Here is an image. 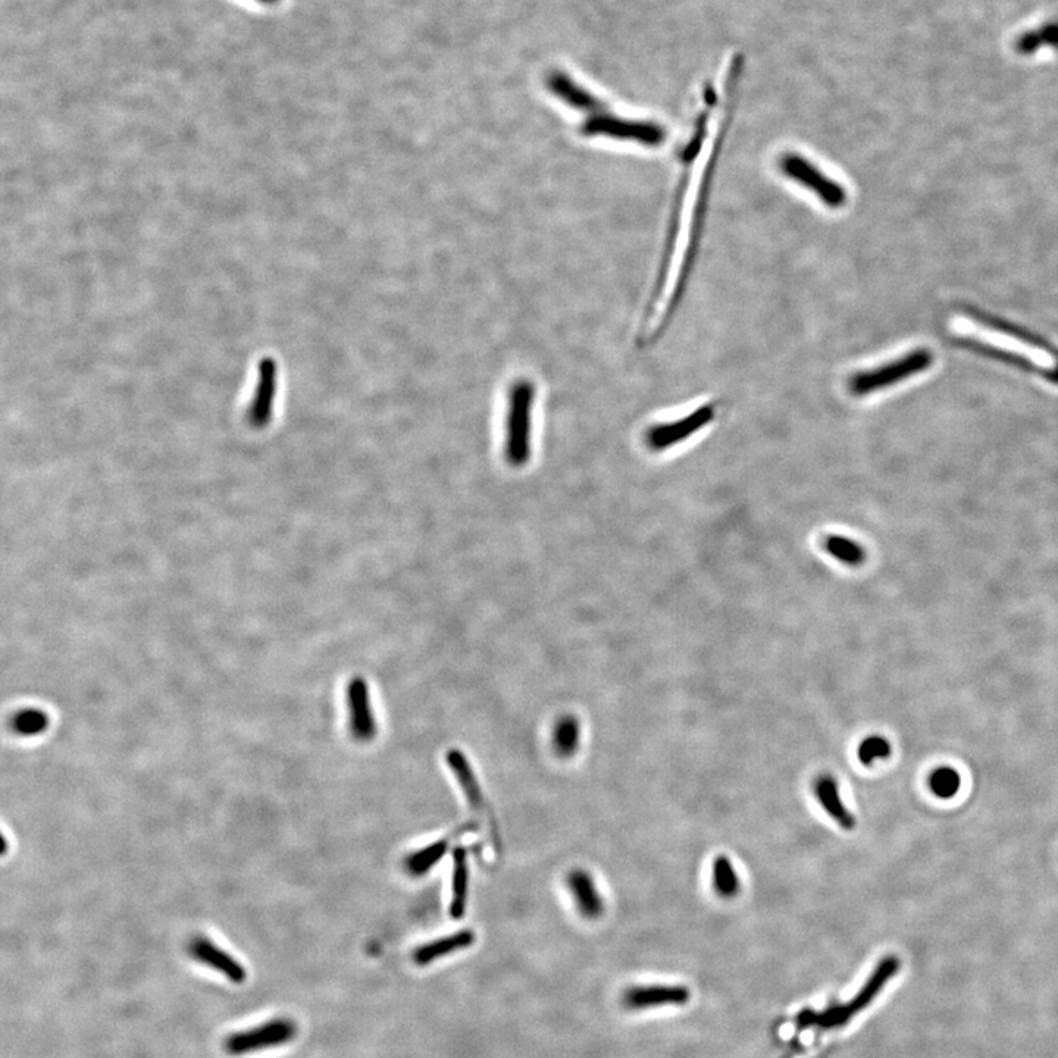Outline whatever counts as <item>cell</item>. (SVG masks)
Returning <instances> with one entry per match:
<instances>
[{
	"label": "cell",
	"mask_w": 1058,
	"mask_h": 1058,
	"mask_svg": "<svg viewBox=\"0 0 1058 1058\" xmlns=\"http://www.w3.org/2000/svg\"><path fill=\"white\" fill-rule=\"evenodd\" d=\"M275 394H277V366L272 359H266L259 366L258 387L249 409V419L253 427L265 428L272 418Z\"/></svg>",
	"instance_id": "cell-12"
},
{
	"label": "cell",
	"mask_w": 1058,
	"mask_h": 1058,
	"mask_svg": "<svg viewBox=\"0 0 1058 1058\" xmlns=\"http://www.w3.org/2000/svg\"><path fill=\"white\" fill-rule=\"evenodd\" d=\"M446 759L447 763H449V768L452 769L453 775H455L456 781L459 782L460 788H462L463 794H465L469 806L487 819L493 842L499 845V829H497L496 818H494L493 812L488 807L487 800H485V795L482 793L480 782H478L471 763L460 750H450Z\"/></svg>",
	"instance_id": "cell-9"
},
{
	"label": "cell",
	"mask_w": 1058,
	"mask_h": 1058,
	"mask_svg": "<svg viewBox=\"0 0 1058 1058\" xmlns=\"http://www.w3.org/2000/svg\"><path fill=\"white\" fill-rule=\"evenodd\" d=\"M960 785H962V778L960 773L953 768H939L935 770L929 779V787H931L932 793L937 795L939 798L954 797L959 793Z\"/></svg>",
	"instance_id": "cell-24"
},
{
	"label": "cell",
	"mask_w": 1058,
	"mask_h": 1058,
	"mask_svg": "<svg viewBox=\"0 0 1058 1058\" xmlns=\"http://www.w3.org/2000/svg\"><path fill=\"white\" fill-rule=\"evenodd\" d=\"M687 986L650 985L626 989L622 1003L628 1010L651 1009L662 1006H684L690 1001Z\"/></svg>",
	"instance_id": "cell-10"
},
{
	"label": "cell",
	"mask_w": 1058,
	"mask_h": 1058,
	"mask_svg": "<svg viewBox=\"0 0 1058 1058\" xmlns=\"http://www.w3.org/2000/svg\"><path fill=\"white\" fill-rule=\"evenodd\" d=\"M547 87L554 96L559 97L562 102L568 103L578 111L584 112V114L591 115L596 112L602 111L606 106L603 105L602 100L597 99L593 93L585 90L584 87L579 86L575 83L569 75L559 73H552L549 75L547 80Z\"/></svg>",
	"instance_id": "cell-15"
},
{
	"label": "cell",
	"mask_w": 1058,
	"mask_h": 1058,
	"mask_svg": "<svg viewBox=\"0 0 1058 1058\" xmlns=\"http://www.w3.org/2000/svg\"><path fill=\"white\" fill-rule=\"evenodd\" d=\"M1041 42L1058 46V25H1048V27L1042 28L1038 33L1028 34L1025 39L1020 40L1019 49L1022 52H1031V50L1038 48Z\"/></svg>",
	"instance_id": "cell-26"
},
{
	"label": "cell",
	"mask_w": 1058,
	"mask_h": 1058,
	"mask_svg": "<svg viewBox=\"0 0 1058 1058\" xmlns=\"http://www.w3.org/2000/svg\"><path fill=\"white\" fill-rule=\"evenodd\" d=\"M892 747L887 738L881 735H872L862 741L857 748V757L862 765L872 766L876 760L888 759L891 756Z\"/></svg>",
	"instance_id": "cell-25"
},
{
	"label": "cell",
	"mask_w": 1058,
	"mask_h": 1058,
	"mask_svg": "<svg viewBox=\"0 0 1058 1058\" xmlns=\"http://www.w3.org/2000/svg\"><path fill=\"white\" fill-rule=\"evenodd\" d=\"M49 716L43 710L25 709L12 719V729L21 737H34L48 729Z\"/></svg>",
	"instance_id": "cell-23"
},
{
	"label": "cell",
	"mask_w": 1058,
	"mask_h": 1058,
	"mask_svg": "<svg viewBox=\"0 0 1058 1058\" xmlns=\"http://www.w3.org/2000/svg\"><path fill=\"white\" fill-rule=\"evenodd\" d=\"M468 890V851L463 847H456L453 851L452 901H450V914L455 919H462L465 914Z\"/></svg>",
	"instance_id": "cell-17"
},
{
	"label": "cell",
	"mask_w": 1058,
	"mask_h": 1058,
	"mask_svg": "<svg viewBox=\"0 0 1058 1058\" xmlns=\"http://www.w3.org/2000/svg\"><path fill=\"white\" fill-rule=\"evenodd\" d=\"M579 744H581V723L577 716H560L553 729L554 753L562 759H571L578 753Z\"/></svg>",
	"instance_id": "cell-18"
},
{
	"label": "cell",
	"mask_w": 1058,
	"mask_h": 1058,
	"mask_svg": "<svg viewBox=\"0 0 1058 1058\" xmlns=\"http://www.w3.org/2000/svg\"><path fill=\"white\" fill-rule=\"evenodd\" d=\"M299 1034V1026L289 1017H277L264 1025L234 1032L225 1039L224 1048L230 1056L258 1053L269 1048L289 1044Z\"/></svg>",
	"instance_id": "cell-6"
},
{
	"label": "cell",
	"mask_w": 1058,
	"mask_h": 1058,
	"mask_svg": "<svg viewBox=\"0 0 1058 1058\" xmlns=\"http://www.w3.org/2000/svg\"><path fill=\"white\" fill-rule=\"evenodd\" d=\"M455 838L456 834L449 835V837L443 838V840L435 841L433 844L428 845V847L421 848V850L410 854L408 859H406V869H408L410 875L422 876L425 875V873L430 872V870L433 869L441 859H443L444 854L450 850V845H452Z\"/></svg>",
	"instance_id": "cell-19"
},
{
	"label": "cell",
	"mask_w": 1058,
	"mask_h": 1058,
	"mask_svg": "<svg viewBox=\"0 0 1058 1058\" xmlns=\"http://www.w3.org/2000/svg\"><path fill=\"white\" fill-rule=\"evenodd\" d=\"M970 316H972L975 321L978 319L981 324L994 328L995 331H1000V333L1007 334V336L1022 338L1025 343L1031 344V346L1036 347V349L1045 350V352L1050 353V355H1053L1054 358L1058 359V350L1056 347H1054L1053 344L1042 340V338H1039L1036 334L1020 330V328L1014 327V325L1009 324V322L1001 321V319L998 318H991V316L978 311H970Z\"/></svg>",
	"instance_id": "cell-22"
},
{
	"label": "cell",
	"mask_w": 1058,
	"mask_h": 1058,
	"mask_svg": "<svg viewBox=\"0 0 1058 1058\" xmlns=\"http://www.w3.org/2000/svg\"><path fill=\"white\" fill-rule=\"evenodd\" d=\"M474 942L475 932L471 931V929H463V931L456 932V934L449 935V937L438 938L416 948L413 951V962L418 964V966H428L435 960L443 959V957L450 956L456 951L471 947Z\"/></svg>",
	"instance_id": "cell-16"
},
{
	"label": "cell",
	"mask_w": 1058,
	"mask_h": 1058,
	"mask_svg": "<svg viewBox=\"0 0 1058 1058\" xmlns=\"http://www.w3.org/2000/svg\"><path fill=\"white\" fill-rule=\"evenodd\" d=\"M823 547H825L829 556L834 557V559L844 563V565L850 566V568H859L866 562L865 547L851 540V538L835 534L828 535L823 540Z\"/></svg>",
	"instance_id": "cell-20"
},
{
	"label": "cell",
	"mask_w": 1058,
	"mask_h": 1058,
	"mask_svg": "<svg viewBox=\"0 0 1058 1058\" xmlns=\"http://www.w3.org/2000/svg\"><path fill=\"white\" fill-rule=\"evenodd\" d=\"M568 887L577 904L578 912L585 919L596 920L604 913L603 895L600 894L591 873L584 869L572 870L568 875Z\"/></svg>",
	"instance_id": "cell-14"
},
{
	"label": "cell",
	"mask_w": 1058,
	"mask_h": 1058,
	"mask_svg": "<svg viewBox=\"0 0 1058 1058\" xmlns=\"http://www.w3.org/2000/svg\"><path fill=\"white\" fill-rule=\"evenodd\" d=\"M713 418H715L713 405H704L678 421L653 425L646 433L647 446L654 452L671 449L675 444L698 433L701 428L707 427Z\"/></svg>",
	"instance_id": "cell-7"
},
{
	"label": "cell",
	"mask_w": 1058,
	"mask_h": 1058,
	"mask_svg": "<svg viewBox=\"0 0 1058 1058\" xmlns=\"http://www.w3.org/2000/svg\"><path fill=\"white\" fill-rule=\"evenodd\" d=\"M901 962L898 957L887 956L878 963V966L873 970L870 978L867 979L866 984L862 986L859 994L853 998L848 1004H842V1006L832 1007L823 1011V1013H816L812 1010H804L803 1013L798 1014L797 1025L800 1028H820V1029H832L838 1028V1026L845 1025L850 1022L856 1014L866 1009L872 1001L881 994L882 989L885 985L897 975L900 970Z\"/></svg>",
	"instance_id": "cell-2"
},
{
	"label": "cell",
	"mask_w": 1058,
	"mask_h": 1058,
	"mask_svg": "<svg viewBox=\"0 0 1058 1058\" xmlns=\"http://www.w3.org/2000/svg\"><path fill=\"white\" fill-rule=\"evenodd\" d=\"M534 383L516 381L509 391L505 422V460L512 468H522L532 457V418L535 405Z\"/></svg>",
	"instance_id": "cell-1"
},
{
	"label": "cell",
	"mask_w": 1058,
	"mask_h": 1058,
	"mask_svg": "<svg viewBox=\"0 0 1058 1058\" xmlns=\"http://www.w3.org/2000/svg\"><path fill=\"white\" fill-rule=\"evenodd\" d=\"M347 709H349V726L353 737L362 743L374 740L378 732L374 710H372L371 691L368 682L362 676L350 679L347 685Z\"/></svg>",
	"instance_id": "cell-8"
},
{
	"label": "cell",
	"mask_w": 1058,
	"mask_h": 1058,
	"mask_svg": "<svg viewBox=\"0 0 1058 1058\" xmlns=\"http://www.w3.org/2000/svg\"><path fill=\"white\" fill-rule=\"evenodd\" d=\"M262 2H275V0H262Z\"/></svg>",
	"instance_id": "cell-27"
},
{
	"label": "cell",
	"mask_w": 1058,
	"mask_h": 1058,
	"mask_svg": "<svg viewBox=\"0 0 1058 1058\" xmlns=\"http://www.w3.org/2000/svg\"><path fill=\"white\" fill-rule=\"evenodd\" d=\"M712 881L713 888L718 892L719 897L726 898V900L737 897L740 892L741 882L737 869L732 860L723 854L713 860Z\"/></svg>",
	"instance_id": "cell-21"
},
{
	"label": "cell",
	"mask_w": 1058,
	"mask_h": 1058,
	"mask_svg": "<svg viewBox=\"0 0 1058 1058\" xmlns=\"http://www.w3.org/2000/svg\"><path fill=\"white\" fill-rule=\"evenodd\" d=\"M816 798L826 815L845 831L856 828V818L842 801L840 785L831 773H822L813 785Z\"/></svg>",
	"instance_id": "cell-13"
},
{
	"label": "cell",
	"mask_w": 1058,
	"mask_h": 1058,
	"mask_svg": "<svg viewBox=\"0 0 1058 1058\" xmlns=\"http://www.w3.org/2000/svg\"><path fill=\"white\" fill-rule=\"evenodd\" d=\"M779 169L785 177L815 194L828 208L840 209L847 203L848 194L844 186L829 178L804 156L794 152L785 153L779 158Z\"/></svg>",
	"instance_id": "cell-5"
},
{
	"label": "cell",
	"mask_w": 1058,
	"mask_h": 1058,
	"mask_svg": "<svg viewBox=\"0 0 1058 1058\" xmlns=\"http://www.w3.org/2000/svg\"><path fill=\"white\" fill-rule=\"evenodd\" d=\"M932 363H934V355L931 350L916 349L909 355L901 356L878 368L856 372L850 378L848 387L854 396H867V394L885 390L901 381L909 380L913 375L922 374L926 369L931 368Z\"/></svg>",
	"instance_id": "cell-3"
},
{
	"label": "cell",
	"mask_w": 1058,
	"mask_h": 1058,
	"mask_svg": "<svg viewBox=\"0 0 1058 1058\" xmlns=\"http://www.w3.org/2000/svg\"><path fill=\"white\" fill-rule=\"evenodd\" d=\"M585 137H607L621 142L638 143L646 147H659L665 143L666 131L662 125L651 121L626 120L609 114L606 108L588 115L582 124Z\"/></svg>",
	"instance_id": "cell-4"
},
{
	"label": "cell",
	"mask_w": 1058,
	"mask_h": 1058,
	"mask_svg": "<svg viewBox=\"0 0 1058 1058\" xmlns=\"http://www.w3.org/2000/svg\"><path fill=\"white\" fill-rule=\"evenodd\" d=\"M189 954L196 962L217 970L233 984L241 985L246 982L247 972L241 963L208 938H193L189 945Z\"/></svg>",
	"instance_id": "cell-11"
}]
</instances>
